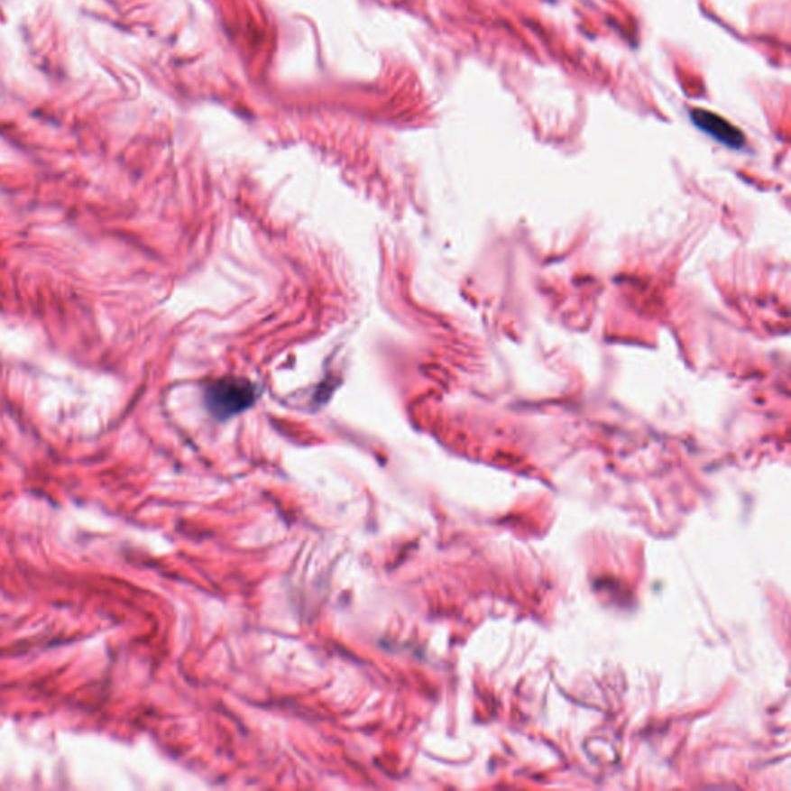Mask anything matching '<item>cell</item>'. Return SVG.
<instances>
[{
  "mask_svg": "<svg viewBox=\"0 0 791 791\" xmlns=\"http://www.w3.org/2000/svg\"><path fill=\"white\" fill-rule=\"evenodd\" d=\"M253 387L240 379H223L207 388V405L218 418L237 415L253 404Z\"/></svg>",
  "mask_w": 791,
  "mask_h": 791,
  "instance_id": "6da1fadb",
  "label": "cell"
},
{
  "mask_svg": "<svg viewBox=\"0 0 791 791\" xmlns=\"http://www.w3.org/2000/svg\"><path fill=\"white\" fill-rule=\"evenodd\" d=\"M691 119H693L695 127H699L702 132L713 136L723 146L730 147V149H742L743 144H745V135L736 125H732L731 123H728L727 119L713 114L710 110L694 108L691 112Z\"/></svg>",
  "mask_w": 791,
  "mask_h": 791,
  "instance_id": "7a4b0ae2",
  "label": "cell"
}]
</instances>
